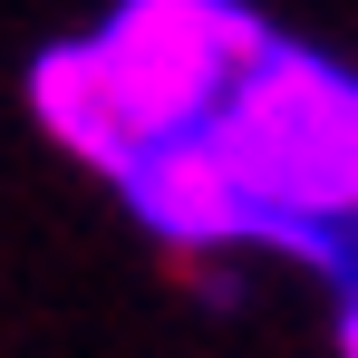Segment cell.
Listing matches in <instances>:
<instances>
[{
  "label": "cell",
  "instance_id": "cell-1",
  "mask_svg": "<svg viewBox=\"0 0 358 358\" xmlns=\"http://www.w3.org/2000/svg\"><path fill=\"white\" fill-rule=\"evenodd\" d=\"M203 145L252 194L262 242L320 262L329 291H349V213H358V78L310 39H262L233 68Z\"/></svg>",
  "mask_w": 358,
  "mask_h": 358
},
{
  "label": "cell",
  "instance_id": "cell-2",
  "mask_svg": "<svg viewBox=\"0 0 358 358\" xmlns=\"http://www.w3.org/2000/svg\"><path fill=\"white\" fill-rule=\"evenodd\" d=\"M262 39L271 29L252 0H117L87 29V59H97L117 126L136 145V136H194Z\"/></svg>",
  "mask_w": 358,
  "mask_h": 358
},
{
  "label": "cell",
  "instance_id": "cell-3",
  "mask_svg": "<svg viewBox=\"0 0 358 358\" xmlns=\"http://www.w3.org/2000/svg\"><path fill=\"white\" fill-rule=\"evenodd\" d=\"M107 184L165 252H242V242H262V213L223 175V155L203 145V126L194 136H136L107 165Z\"/></svg>",
  "mask_w": 358,
  "mask_h": 358
},
{
  "label": "cell",
  "instance_id": "cell-4",
  "mask_svg": "<svg viewBox=\"0 0 358 358\" xmlns=\"http://www.w3.org/2000/svg\"><path fill=\"white\" fill-rule=\"evenodd\" d=\"M29 117L49 145H68L78 165H117L126 155V126H117V97H107V78L87 59V39H49L39 59H29Z\"/></svg>",
  "mask_w": 358,
  "mask_h": 358
}]
</instances>
